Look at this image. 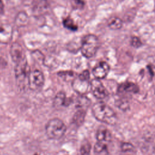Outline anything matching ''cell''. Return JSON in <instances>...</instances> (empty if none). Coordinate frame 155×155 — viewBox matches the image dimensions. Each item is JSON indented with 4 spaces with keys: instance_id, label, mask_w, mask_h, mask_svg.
Masks as SVG:
<instances>
[{
    "instance_id": "obj_10",
    "label": "cell",
    "mask_w": 155,
    "mask_h": 155,
    "mask_svg": "<svg viewBox=\"0 0 155 155\" xmlns=\"http://www.w3.org/2000/svg\"><path fill=\"white\" fill-rule=\"evenodd\" d=\"M12 36V29L10 25L0 23V43L8 44Z\"/></svg>"
},
{
    "instance_id": "obj_2",
    "label": "cell",
    "mask_w": 155,
    "mask_h": 155,
    "mask_svg": "<svg viewBox=\"0 0 155 155\" xmlns=\"http://www.w3.org/2000/svg\"><path fill=\"white\" fill-rule=\"evenodd\" d=\"M99 47V41L94 35H87L82 39L81 51L82 54L87 58L94 56Z\"/></svg>"
},
{
    "instance_id": "obj_5",
    "label": "cell",
    "mask_w": 155,
    "mask_h": 155,
    "mask_svg": "<svg viewBox=\"0 0 155 155\" xmlns=\"http://www.w3.org/2000/svg\"><path fill=\"white\" fill-rule=\"evenodd\" d=\"M30 71V68L27 64L26 58L16 64L15 74L18 84L21 88L24 87V84L26 81L28 82V76Z\"/></svg>"
},
{
    "instance_id": "obj_16",
    "label": "cell",
    "mask_w": 155,
    "mask_h": 155,
    "mask_svg": "<svg viewBox=\"0 0 155 155\" xmlns=\"http://www.w3.org/2000/svg\"><path fill=\"white\" fill-rule=\"evenodd\" d=\"M62 24L64 27L68 30L71 31H76L78 30V25L74 23L73 19L69 16H67L63 19Z\"/></svg>"
},
{
    "instance_id": "obj_22",
    "label": "cell",
    "mask_w": 155,
    "mask_h": 155,
    "mask_svg": "<svg viewBox=\"0 0 155 155\" xmlns=\"http://www.w3.org/2000/svg\"><path fill=\"white\" fill-rule=\"evenodd\" d=\"M131 45L134 48H139L142 45V42L140 39L137 36H133L131 40Z\"/></svg>"
},
{
    "instance_id": "obj_9",
    "label": "cell",
    "mask_w": 155,
    "mask_h": 155,
    "mask_svg": "<svg viewBox=\"0 0 155 155\" xmlns=\"http://www.w3.org/2000/svg\"><path fill=\"white\" fill-rule=\"evenodd\" d=\"M110 71L109 65L104 61L98 63L93 69L92 73L96 79H101L107 76Z\"/></svg>"
},
{
    "instance_id": "obj_19",
    "label": "cell",
    "mask_w": 155,
    "mask_h": 155,
    "mask_svg": "<svg viewBox=\"0 0 155 155\" xmlns=\"http://www.w3.org/2000/svg\"><path fill=\"white\" fill-rule=\"evenodd\" d=\"M85 111H84L82 110L78 111L74 116L73 120L76 124H81L82 122L84 116H85Z\"/></svg>"
},
{
    "instance_id": "obj_6",
    "label": "cell",
    "mask_w": 155,
    "mask_h": 155,
    "mask_svg": "<svg viewBox=\"0 0 155 155\" xmlns=\"http://www.w3.org/2000/svg\"><path fill=\"white\" fill-rule=\"evenodd\" d=\"M44 78L42 73L35 70L30 71L28 76V86L32 90H36L40 88L44 84Z\"/></svg>"
},
{
    "instance_id": "obj_24",
    "label": "cell",
    "mask_w": 155,
    "mask_h": 155,
    "mask_svg": "<svg viewBox=\"0 0 155 155\" xmlns=\"http://www.w3.org/2000/svg\"><path fill=\"white\" fill-rule=\"evenodd\" d=\"M4 3H3L2 0H0V14L1 15L3 14L4 13Z\"/></svg>"
},
{
    "instance_id": "obj_17",
    "label": "cell",
    "mask_w": 155,
    "mask_h": 155,
    "mask_svg": "<svg viewBox=\"0 0 155 155\" xmlns=\"http://www.w3.org/2000/svg\"><path fill=\"white\" fill-rule=\"evenodd\" d=\"M27 15L24 12L19 13L15 19V23L18 26H23L27 23Z\"/></svg>"
},
{
    "instance_id": "obj_25",
    "label": "cell",
    "mask_w": 155,
    "mask_h": 155,
    "mask_svg": "<svg viewBox=\"0 0 155 155\" xmlns=\"http://www.w3.org/2000/svg\"><path fill=\"white\" fill-rule=\"evenodd\" d=\"M34 155H39V154H35Z\"/></svg>"
},
{
    "instance_id": "obj_23",
    "label": "cell",
    "mask_w": 155,
    "mask_h": 155,
    "mask_svg": "<svg viewBox=\"0 0 155 155\" xmlns=\"http://www.w3.org/2000/svg\"><path fill=\"white\" fill-rule=\"evenodd\" d=\"M117 105L121 109H124V110H126L128 107V102L127 101H124L123 100H119L117 102Z\"/></svg>"
},
{
    "instance_id": "obj_20",
    "label": "cell",
    "mask_w": 155,
    "mask_h": 155,
    "mask_svg": "<svg viewBox=\"0 0 155 155\" xmlns=\"http://www.w3.org/2000/svg\"><path fill=\"white\" fill-rule=\"evenodd\" d=\"M70 1L74 9L81 10L85 5V2L83 0H70Z\"/></svg>"
},
{
    "instance_id": "obj_11",
    "label": "cell",
    "mask_w": 155,
    "mask_h": 155,
    "mask_svg": "<svg viewBox=\"0 0 155 155\" xmlns=\"http://www.w3.org/2000/svg\"><path fill=\"white\" fill-rule=\"evenodd\" d=\"M96 139L97 142L105 144L110 142L111 139V135L110 131L105 127L101 126L96 131Z\"/></svg>"
},
{
    "instance_id": "obj_1",
    "label": "cell",
    "mask_w": 155,
    "mask_h": 155,
    "mask_svg": "<svg viewBox=\"0 0 155 155\" xmlns=\"http://www.w3.org/2000/svg\"><path fill=\"white\" fill-rule=\"evenodd\" d=\"M92 113L94 117L99 121L108 124L114 125L117 120L114 111L103 102H97L92 107Z\"/></svg>"
},
{
    "instance_id": "obj_12",
    "label": "cell",
    "mask_w": 155,
    "mask_h": 155,
    "mask_svg": "<svg viewBox=\"0 0 155 155\" xmlns=\"http://www.w3.org/2000/svg\"><path fill=\"white\" fill-rule=\"evenodd\" d=\"M118 91L121 94H134L139 91V87L131 82H126L120 85Z\"/></svg>"
},
{
    "instance_id": "obj_18",
    "label": "cell",
    "mask_w": 155,
    "mask_h": 155,
    "mask_svg": "<svg viewBox=\"0 0 155 155\" xmlns=\"http://www.w3.org/2000/svg\"><path fill=\"white\" fill-rule=\"evenodd\" d=\"M91 150V145L90 142L87 140H85L82 143L80 154L81 155H89Z\"/></svg>"
},
{
    "instance_id": "obj_8",
    "label": "cell",
    "mask_w": 155,
    "mask_h": 155,
    "mask_svg": "<svg viewBox=\"0 0 155 155\" xmlns=\"http://www.w3.org/2000/svg\"><path fill=\"white\" fill-rule=\"evenodd\" d=\"M10 53L12 59L16 64L25 58L24 50L22 46L18 42H13L12 44Z\"/></svg>"
},
{
    "instance_id": "obj_7",
    "label": "cell",
    "mask_w": 155,
    "mask_h": 155,
    "mask_svg": "<svg viewBox=\"0 0 155 155\" xmlns=\"http://www.w3.org/2000/svg\"><path fill=\"white\" fill-rule=\"evenodd\" d=\"M90 88L95 97L102 99L108 95V92L99 79H94L90 82Z\"/></svg>"
},
{
    "instance_id": "obj_13",
    "label": "cell",
    "mask_w": 155,
    "mask_h": 155,
    "mask_svg": "<svg viewBox=\"0 0 155 155\" xmlns=\"http://www.w3.org/2000/svg\"><path fill=\"white\" fill-rule=\"evenodd\" d=\"M94 155H108V151L107 144L97 142L94 146Z\"/></svg>"
},
{
    "instance_id": "obj_3",
    "label": "cell",
    "mask_w": 155,
    "mask_h": 155,
    "mask_svg": "<svg viewBox=\"0 0 155 155\" xmlns=\"http://www.w3.org/2000/svg\"><path fill=\"white\" fill-rule=\"evenodd\" d=\"M65 124L58 118L50 119L46 124L45 133L47 137L51 139L61 138L66 131Z\"/></svg>"
},
{
    "instance_id": "obj_15",
    "label": "cell",
    "mask_w": 155,
    "mask_h": 155,
    "mask_svg": "<svg viewBox=\"0 0 155 155\" xmlns=\"http://www.w3.org/2000/svg\"><path fill=\"white\" fill-rule=\"evenodd\" d=\"M122 21L117 17L114 16L109 19L108 21V27L113 30H118L122 27Z\"/></svg>"
},
{
    "instance_id": "obj_14",
    "label": "cell",
    "mask_w": 155,
    "mask_h": 155,
    "mask_svg": "<svg viewBox=\"0 0 155 155\" xmlns=\"http://www.w3.org/2000/svg\"><path fill=\"white\" fill-rule=\"evenodd\" d=\"M68 100L66 98L65 94L63 92L58 93L54 100V105L56 107L66 106L68 104Z\"/></svg>"
},
{
    "instance_id": "obj_4",
    "label": "cell",
    "mask_w": 155,
    "mask_h": 155,
    "mask_svg": "<svg viewBox=\"0 0 155 155\" xmlns=\"http://www.w3.org/2000/svg\"><path fill=\"white\" fill-rule=\"evenodd\" d=\"M90 73L88 70L82 71L72 83L73 89L79 94H85L88 91L90 84L89 83Z\"/></svg>"
},
{
    "instance_id": "obj_21",
    "label": "cell",
    "mask_w": 155,
    "mask_h": 155,
    "mask_svg": "<svg viewBox=\"0 0 155 155\" xmlns=\"http://www.w3.org/2000/svg\"><path fill=\"white\" fill-rule=\"evenodd\" d=\"M121 150L123 152H134L135 151V148L132 144L128 142H124L121 145Z\"/></svg>"
}]
</instances>
